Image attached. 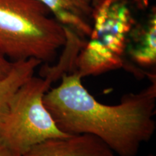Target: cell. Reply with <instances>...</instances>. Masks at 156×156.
<instances>
[{"instance_id":"8992f818","label":"cell","mask_w":156,"mask_h":156,"mask_svg":"<svg viewBox=\"0 0 156 156\" xmlns=\"http://www.w3.org/2000/svg\"><path fill=\"white\" fill-rule=\"evenodd\" d=\"M50 9L53 16L83 38L90 35L93 7L84 0H38Z\"/></svg>"},{"instance_id":"3957f363","label":"cell","mask_w":156,"mask_h":156,"mask_svg":"<svg viewBox=\"0 0 156 156\" xmlns=\"http://www.w3.org/2000/svg\"><path fill=\"white\" fill-rule=\"evenodd\" d=\"M65 42L64 27L38 0H0V51L12 62L51 63Z\"/></svg>"},{"instance_id":"5b68a950","label":"cell","mask_w":156,"mask_h":156,"mask_svg":"<svg viewBox=\"0 0 156 156\" xmlns=\"http://www.w3.org/2000/svg\"><path fill=\"white\" fill-rule=\"evenodd\" d=\"M22 156H118L106 144L89 134H70L40 142Z\"/></svg>"},{"instance_id":"52a82bcc","label":"cell","mask_w":156,"mask_h":156,"mask_svg":"<svg viewBox=\"0 0 156 156\" xmlns=\"http://www.w3.org/2000/svg\"><path fill=\"white\" fill-rule=\"evenodd\" d=\"M126 51L132 60L140 66L150 67L156 62V10L153 7L145 20L132 29Z\"/></svg>"},{"instance_id":"6da1fadb","label":"cell","mask_w":156,"mask_h":156,"mask_svg":"<svg viewBox=\"0 0 156 156\" xmlns=\"http://www.w3.org/2000/svg\"><path fill=\"white\" fill-rule=\"evenodd\" d=\"M81 80L76 71L64 74L44 95V106L58 128L67 134L95 136L118 156H136L156 129L155 75L149 85L124 95L116 105L98 102Z\"/></svg>"},{"instance_id":"7c38bea8","label":"cell","mask_w":156,"mask_h":156,"mask_svg":"<svg viewBox=\"0 0 156 156\" xmlns=\"http://www.w3.org/2000/svg\"><path fill=\"white\" fill-rule=\"evenodd\" d=\"M149 156H155V155H152V154H151V155H149Z\"/></svg>"},{"instance_id":"7a4b0ae2","label":"cell","mask_w":156,"mask_h":156,"mask_svg":"<svg viewBox=\"0 0 156 156\" xmlns=\"http://www.w3.org/2000/svg\"><path fill=\"white\" fill-rule=\"evenodd\" d=\"M83 41L73 34L66 36L62 55L54 65L42 64L41 77L32 76L17 89L8 110L0 122V145L14 156H22L34 145L70 134L56 126L44 104V96L53 82L76 71V62Z\"/></svg>"},{"instance_id":"30bf717a","label":"cell","mask_w":156,"mask_h":156,"mask_svg":"<svg viewBox=\"0 0 156 156\" xmlns=\"http://www.w3.org/2000/svg\"><path fill=\"white\" fill-rule=\"evenodd\" d=\"M0 156H14L9 152L8 150L6 149L5 147L0 145Z\"/></svg>"},{"instance_id":"ba28073f","label":"cell","mask_w":156,"mask_h":156,"mask_svg":"<svg viewBox=\"0 0 156 156\" xmlns=\"http://www.w3.org/2000/svg\"><path fill=\"white\" fill-rule=\"evenodd\" d=\"M42 62L36 58L15 62L12 69L5 79L0 81V122L8 110L10 101L21 85L34 75Z\"/></svg>"},{"instance_id":"8fae6325","label":"cell","mask_w":156,"mask_h":156,"mask_svg":"<svg viewBox=\"0 0 156 156\" xmlns=\"http://www.w3.org/2000/svg\"><path fill=\"white\" fill-rule=\"evenodd\" d=\"M84 1L88 3L90 5L92 6L93 8V7H95V6L98 3V2L100 1V0H84Z\"/></svg>"},{"instance_id":"9c48e42d","label":"cell","mask_w":156,"mask_h":156,"mask_svg":"<svg viewBox=\"0 0 156 156\" xmlns=\"http://www.w3.org/2000/svg\"><path fill=\"white\" fill-rule=\"evenodd\" d=\"M15 62H12L0 51V81L5 79L12 69Z\"/></svg>"},{"instance_id":"277c9868","label":"cell","mask_w":156,"mask_h":156,"mask_svg":"<svg viewBox=\"0 0 156 156\" xmlns=\"http://www.w3.org/2000/svg\"><path fill=\"white\" fill-rule=\"evenodd\" d=\"M148 0H100L92 13L89 46L122 58L136 16L148 7Z\"/></svg>"}]
</instances>
